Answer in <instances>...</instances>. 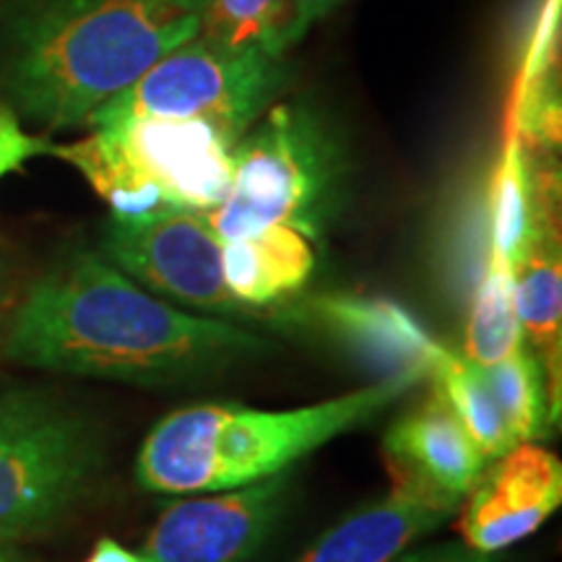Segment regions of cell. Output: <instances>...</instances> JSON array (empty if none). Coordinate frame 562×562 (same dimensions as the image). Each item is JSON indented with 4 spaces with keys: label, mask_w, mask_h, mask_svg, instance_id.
<instances>
[{
    "label": "cell",
    "mask_w": 562,
    "mask_h": 562,
    "mask_svg": "<svg viewBox=\"0 0 562 562\" xmlns=\"http://www.w3.org/2000/svg\"><path fill=\"white\" fill-rule=\"evenodd\" d=\"M3 351L37 370L178 385L261 360L277 344L222 318L180 311L100 252H79L32 286Z\"/></svg>",
    "instance_id": "1"
},
{
    "label": "cell",
    "mask_w": 562,
    "mask_h": 562,
    "mask_svg": "<svg viewBox=\"0 0 562 562\" xmlns=\"http://www.w3.org/2000/svg\"><path fill=\"white\" fill-rule=\"evenodd\" d=\"M203 3L37 0L5 37V104L50 131L87 125L91 112L199 34Z\"/></svg>",
    "instance_id": "2"
},
{
    "label": "cell",
    "mask_w": 562,
    "mask_h": 562,
    "mask_svg": "<svg viewBox=\"0 0 562 562\" xmlns=\"http://www.w3.org/2000/svg\"><path fill=\"white\" fill-rule=\"evenodd\" d=\"M419 383L383 378L328 402L277 412L243 404L182 406L146 435L136 480L159 495H199L271 480L339 435L368 425Z\"/></svg>",
    "instance_id": "3"
},
{
    "label": "cell",
    "mask_w": 562,
    "mask_h": 562,
    "mask_svg": "<svg viewBox=\"0 0 562 562\" xmlns=\"http://www.w3.org/2000/svg\"><path fill=\"white\" fill-rule=\"evenodd\" d=\"M341 175V146L318 112L305 104H277L256 131L237 140L229 193L209 211V224L222 243L273 224L318 240Z\"/></svg>",
    "instance_id": "4"
},
{
    "label": "cell",
    "mask_w": 562,
    "mask_h": 562,
    "mask_svg": "<svg viewBox=\"0 0 562 562\" xmlns=\"http://www.w3.org/2000/svg\"><path fill=\"white\" fill-rule=\"evenodd\" d=\"M102 463V442L81 414L45 393L0 389V544L60 524Z\"/></svg>",
    "instance_id": "5"
},
{
    "label": "cell",
    "mask_w": 562,
    "mask_h": 562,
    "mask_svg": "<svg viewBox=\"0 0 562 562\" xmlns=\"http://www.w3.org/2000/svg\"><path fill=\"white\" fill-rule=\"evenodd\" d=\"M284 83V58L261 47H224L195 34L89 115L87 125L209 121L245 136Z\"/></svg>",
    "instance_id": "6"
},
{
    "label": "cell",
    "mask_w": 562,
    "mask_h": 562,
    "mask_svg": "<svg viewBox=\"0 0 562 562\" xmlns=\"http://www.w3.org/2000/svg\"><path fill=\"white\" fill-rule=\"evenodd\" d=\"M100 256L161 300L220 315L240 307L224 281L222 240L201 211L175 209L136 224L110 220Z\"/></svg>",
    "instance_id": "7"
},
{
    "label": "cell",
    "mask_w": 562,
    "mask_h": 562,
    "mask_svg": "<svg viewBox=\"0 0 562 562\" xmlns=\"http://www.w3.org/2000/svg\"><path fill=\"white\" fill-rule=\"evenodd\" d=\"M292 501V474L248 487L199 492L167 505L146 533V562H250L256 560Z\"/></svg>",
    "instance_id": "8"
},
{
    "label": "cell",
    "mask_w": 562,
    "mask_h": 562,
    "mask_svg": "<svg viewBox=\"0 0 562 562\" xmlns=\"http://www.w3.org/2000/svg\"><path fill=\"white\" fill-rule=\"evenodd\" d=\"M131 172L165 195L172 209L209 214L227 199L232 154L240 136L209 121H121L91 128Z\"/></svg>",
    "instance_id": "9"
},
{
    "label": "cell",
    "mask_w": 562,
    "mask_h": 562,
    "mask_svg": "<svg viewBox=\"0 0 562 562\" xmlns=\"http://www.w3.org/2000/svg\"><path fill=\"white\" fill-rule=\"evenodd\" d=\"M562 503V463L533 442H518L487 463L463 497L459 533L472 552L497 554L542 529Z\"/></svg>",
    "instance_id": "10"
},
{
    "label": "cell",
    "mask_w": 562,
    "mask_h": 562,
    "mask_svg": "<svg viewBox=\"0 0 562 562\" xmlns=\"http://www.w3.org/2000/svg\"><path fill=\"white\" fill-rule=\"evenodd\" d=\"M383 463L396 487L459 510L490 461L440 393L430 391L391 422L383 438Z\"/></svg>",
    "instance_id": "11"
},
{
    "label": "cell",
    "mask_w": 562,
    "mask_h": 562,
    "mask_svg": "<svg viewBox=\"0 0 562 562\" xmlns=\"http://www.w3.org/2000/svg\"><path fill=\"white\" fill-rule=\"evenodd\" d=\"M328 336L383 378L427 381L435 360L446 349L406 307L381 297L334 294L313 305Z\"/></svg>",
    "instance_id": "12"
},
{
    "label": "cell",
    "mask_w": 562,
    "mask_h": 562,
    "mask_svg": "<svg viewBox=\"0 0 562 562\" xmlns=\"http://www.w3.org/2000/svg\"><path fill=\"white\" fill-rule=\"evenodd\" d=\"M453 513L419 492L391 484L389 495L349 513L297 562H393Z\"/></svg>",
    "instance_id": "13"
},
{
    "label": "cell",
    "mask_w": 562,
    "mask_h": 562,
    "mask_svg": "<svg viewBox=\"0 0 562 562\" xmlns=\"http://www.w3.org/2000/svg\"><path fill=\"white\" fill-rule=\"evenodd\" d=\"M516 279V311L521 321L524 341H529L542 362L550 417H560V344H562V250L558 229V209L547 201L518 263L513 266Z\"/></svg>",
    "instance_id": "14"
},
{
    "label": "cell",
    "mask_w": 562,
    "mask_h": 562,
    "mask_svg": "<svg viewBox=\"0 0 562 562\" xmlns=\"http://www.w3.org/2000/svg\"><path fill=\"white\" fill-rule=\"evenodd\" d=\"M222 271L240 307H263L297 294L315 271L313 240L284 224L222 243Z\"/></svg>",
    "instance_id": "15"
},
{
    "label": "cell",
    "mask_w": 562,
    "mask_h": 562,
    "mask_svg": "<svg viewBox=\"0 0 562 562\" xmlns=\"http://www.w3.org/2000/svg\"><path fill=\"white\" fill-rule=\"evenodd\" d=\"M550 199V178L533 172L524 140L516 131L505 128L501 159L490 175L484 201V252L516 266Z\"/></svg>",
    "instance_id": "16"
},
{
    "label": "cell",
    "mask_w": 562,
    "mask_h": 562,
    "mask_svg": "<svg viewBox=\"0 0 562 562\" xmlns=\"http://www.w3.org/2000/svg\"><path fill=\"white\" fill-rule=\"evenodd\" d=\"M521 347H526V341L516 311L513 266L484 252V263L474 281L472 300H469L463 357L487 368V364L508 360Z\"/></svg>",
    "instance_id": "17"
},
{
    "label": "cell",
    "mask_w": 562,
    "mask_h": 562,
    "mask_svg": "<svg viewBox=\"0 0 562 562\" xmlns=\"http://www.w3.org/2000/svg\"><path fill=\"white\" fill-rule=\"evenodd\" d=\"M427 381L432 383L435 393H440L442 402L451 406V412L467 427L487 461L501 459L503 453L518 446L480 364L469 362L467 357L451 349H442Z\"/></svg>",
    "instance_id": "18"
},
{
    "label": "cell",
    "mask_w": 562,
    "mask_h": 562,
    "mask_svg": "<svg viewBox=\"0 0 562 562\" xmlns=\"http://www.w3.org/2000/svg\"><path fill=\"white\" fill-rule=\"evenodd\" d=\"M199 34L224 47H261L273 58L305 37L297 0H206Z\"/></svg>",
    "instance_id": "19"
},
{
    "label": "cell",
    "mask_w": 562,
    "mask_h": 562,
    "mask_svg": "<svg viewBox=\"0 0 562 562\" xmlns=\"http://www.w3.org/2000/svg\"><path fill=\"white\" fill-rule=\"evenodd\" d=\"M482 370L516 442H531L547 435V422H552L550 396H547L542 362L533 357V351L521 347L508 360L487 364Z\"/></svg>",
    "instance_id": "20"
},
{
    "label": "cell",
    "mask_w": 562,
    "mask_h": 562,
    "mask_svg": "<svg viewBox=\"0 0 562 562\" xmlns=\"http://www.w3.org/2000/svg\"><path fill=\"white\" fill-rule=\"evenodd\" d=\"M50 140L42 136H32L21 128V117L11 104H0V180L5 175L16 172L24 167V161L32 157H45L53 154Z\"/></svg>",
    "instance_id": "21"
},
{
    "label": "cell",
    "mask_w": 562,
    "mask_h": 562,
    "mask_svg": "<svg viewBox=\"0 0 562 562\" xmlns=\"http://www.w3.org/2000/svg\"><path fill=\"white\" fill-rule=\"evenodd\" d=\"M469 554H472V550L463 542H442L417 547V550L404 552L402 558L393 562H467Z\"/></svg>",
    "instance_id": "22"
},
{
    "label": "cell",
    "mask_w": 562,
    "mask_h": 562,
    "mask_svg": "<svg viewBox=\"0 0 562 562\" xmlns=\"http://www.w3.org/2000/svg\"><path fill=\"white\" fill-rule=\"evenodd\" d=\"M87 562H146V560L140 558V552L128 550V547L115 542V539L102 537L100 542L94 544V550H91Z\"/></svg>",
    "instance_id": "23"
},
{
    "label": "cell",
    "mask_w": 562,
    "mask_h": 562,
    "mask_svg": "<svg viewBox=\"0 0 562 562\" xmlns=\"http://www.w3.org/2000/svg\"><path fill=\"white\" fill-rule=\"evenodd\" d=\"M344 3V0H297V13H300V26L302 32H307L315 21L331 13L336 5Z\"/></svg>",
    "instance_id": "24"
},
{
    "label": "cell",
    "mask_w": 562,
    "mask_h": 562,
    "mask_svg": "<svg viewBox=\"0 0 562 562\" xmlns=\"http://www.w3.org/2000/svg\"><path fill=\"white\" fill-rule=\"evenodd\" d=\"M0 562H30L13 544H0Z\"/></svg>",
    "instance_id": "25"
},
{
    "label": "cell",
    "mask_w": 562,
    "mask_h": 562,
    "mask_svg": "<svg viewBox=\"0 0 562 562\" xmlns=\"http://www.w3.org/2000/svg\"><path fill=\"white\" fill-rule=\"evenodd\" d=\"M5 300H9V281H5V269L3 263H0V315H3Z\"/></svg>",
    "instance_id": "26"
},
{
    "label": "cell",
    "mask_w": 562,
    "mask_h": 562,
    "mask_svg": "<svg viewBox=\"0 0 562 562\" xmlns=\"http://www.w3.org/2000/svg\"><path fill=\"white\" fill-rule=\"evenodd\" d=\"M467 562H495V554H480V552H472L469 554Z\"/></svg>",
    "instance_id": "27"
}]
</instances>
